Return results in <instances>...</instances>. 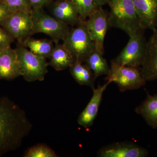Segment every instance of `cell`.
I'll use <instances>...</instances> for the list:
<instances>
[{"label":"cell","instance_id":"obj_27","mask_svg":"<svg viewBox=\"0 0 157 157\" xmlns=\"http://www.w3.org/2000/svg\"><path fill=\"white\" fill-rule=\"evenodd\" d=\"M96 4L100 7L108 4L109 0H94Z\"/></svg>","mask_w":157,"mask_h":157},{"label":"cell","instance_id":"obj_17","mask_svg":"<svg viewBox=\"0 0 157 157\" xmlns=\"http://www.w3.org/2000/svg\"><path fill=\"white\" fill-rule=\"evenodd\" d=\"M48 65L60 71L69 68L75 61V59L70 51L63 44L56 43L49 58Z\"/></svg>","mask_w":157,"mask_h":157},{"label":"cell","instance_id":"obj_13","mask_svg":"<svg viewBox=\"0 0 157 157\" xmlns=\"http://www.w3.org/2000/svg\"><path fill=\"white\" fill-rule=\"evenodd\" d=\"M22 76L16 49L0 52V80H12Z\"/></svg>","mask_w":157,"mask_h":157},{"label":"cell","instance_id":"obj_24","mask_svg":"<svg viewBox=\"0 0 157 157\" xmlns=\"http://www.w3.org/2000/svg\"><path fill=\"white\" fill-rule=\"evenodd\" d=\"M14 37L2 27H0V52L11 47L14 40Z\"/></svg>","mask_w":157,"mask_h":157},{"label":"cell","instance_id":"obj_26","mask_svg":"<svg viewBox=\"0 0 157 157\" xmlns=\"http://www.w3.org/2000/svg\"><path fill=\"white\" fill-rule=\"evenodd\" d=\"M12 13L4 2H0V24Z\"/></svg>","mask_w":157,"mask_h":157},{"label":"cell","instance_id":"obj_28","mask_svg":"<svg viewBox=\"0 0 157 157\" xmlns=\"http://www.w3.org/2000/svg\"><path fill=\"white\" fill-rule=\"evenodd\" d=\"M3 2V0H0V2Z\"/></svg>","mask_w":157,"mask_h":157},{"label":"cell","instance_id":"obj_2","mask_svg":"<svg viewBox=\"0 0 157 157\" xmlns=\"http://www.w3.org/2000/svg\"><path fill=\"white\" fill-rule=\"evenodd\" d=\"M108 4L109 27L122 30L129 37L144 30L132 0H109Z\"/></svg>","mask_w":157,"mask_h":157},{"label":"cell","instance_id":"obj_8","mask_svg":"<svg viewBox=\"0 0 157 157\" xmlns=\"http://www.w3.org/2000/svg\"><path fill=\"white\" fill-rule=\"evenodd\" d=\"M0 26L22 44L33 34L31 12L22 11L12 13Z\"/></svg>","mask_w":157,"mask_h":157},{"label":"cell","instance_id":"obj_14","mask_svg":"<svg viewBox=\"0 0 157 157\" xmlns=\"http://www.w3.org/2000/svg\"><path fill=\"white\" fill-rule=\"evenodd\" d=\"M144 30L153 31L157 24V0H132Z\"/></svg>","mask_w":157,"mask_h":157},{"label":"cell","instance_id":"obj_3","mask_svg":"<svg viewBox=\"0 0 157 157\" xmlns=\"http://www.w3.org/2000/svg\"><path fill=\"white\" fill-rule=\"evenodd\" d=\"M15 49L23 78L28 82L43 81L49 66L46 58L35 54L19 42Z\"/></svg>","mask_w":157,"mask_h":157},{"label":"cell","instance_id":"obj_15","mask_svg":"<svg viewBox=\"0 0 157 157\" xmlns=\"http://www.w3.org/2000/svg\"><path fill=\"white\" fill-rule=\"evenodd\" d=\"M54 17L69 25H77L83 21L71 0H58L52 7Z\"/></svg>","mask_w":157,"mask_h":157},{"label":"cell","instance_id":"obj_11","mask_svg":"<svg viewBox=\"0 0 157 157\" xmlns=\"http://www.w3.org/2000/svg\"><path fill=\"white\" fill-rule=\"evenodd\" d=\"M147 42L146 52L140 68V73L146 81L157 79V29Z\"/></svg>","mask_w":157,"mask_h":157},{"label":"cell","instance_id":"obj_19","mask_svg":"<svg viewBox=\"0 0 157 157\" xmlns=\"http://www.w3.org/2000/svg\"><path fill=\"white\" fill-rule=\"evenodd\" d=\"M103 55L99 51L94 49L84 63L92 70L96 79L99 76L108 75L110 70V67Z\"/></svg>","mask_w":157,"mask_h":157},{"label":"cell","instance_id":"obj_10","mask_svg":"<svg viewBox=\"0 0 157 157\" xmlns=\"http://www.w3.org/2000/svg\"><path fill=\"white\" fill-rule=\"evenodd\" d=\"M146 149L129 142H118L104 146L98 152L101 157H145L148 155Z\"/></svg>","mask_w":157,"mask_h":157},{"label":"cell","instance_id":"obj_29","mask_svg":"<svg viewBox=\"0 0 157 157\" xmlns=\"http://www.w3.org/2000/svg\"><path fill=\"white\" fill-rule=\"evenodd\" d=\"M156 29H157V25H156Z\"/></svg>","mask_w":157,"mask_h":157},{"label":"cell","instance_id":"obj_18","mask_svg":"<svg viewBox=\"0 0 157 157\" xmlns=\"http://www.w3.org/2000/svg\"><path fill=\"white\" fill-rule=\"evenodd\" d=\"M71 76L78 84L94 88L96 78L92 70L87 65L80 61L75 60L70 68Z\"/></svg>","mask_w":157,"mask_h":157},{"label":"cell","instance_id":"obj_7","mask_svg":"<svg viewBox=\"0 0 157 157\" xmlns=\"http://www.w3.org/2000/svg\"><path fill=\"white\" fill-rule=\"evenodd\" d=\"M144 31L141 30L129 37L126 45L119 55L112 60L121 66L136 68L141 67L145 56L147 42Z\"/></svg>","mask_w":157,"mask_h":157},{"label":"cell","instance_id":"obj_22","mask_svg":"<svg viewBox=\"0 0 157 157\" xmlns=\"http://www.w3.org/2000/svg\"><path fill=\"white\" fill-rule=\"evenodd\" d=\"M24 157H57L55 151L45 144H39L28 149Z\"/></svg>","mask_w":157,"mask_h":157},{"label":"cell","instance_id":"obj_6","mask_svg":"<svg viewBox=\"0 0 157 157\" xmlns=\"http://www.w3.org/2000/svg\"><path fill=\"white\" fill-rule=\"evenodd\" d=\"M105 80L115 83L121 92L138 89L145 85L147 82L141 75L139 68L121 66L113 60Z\"/></svg>","mask_w":157,"mask_h":157},{"label":"cell","instance_id":"obj_20","mask_svg":"<svg viewBox=\"0 0 157 157\" xmlns=\"http://www.w3.org/2000/svg\"><path fill=\"white\" fill-rule=\"evenodd\" d=\"M23 45L35 54L46 59L50 58L54 48L52 40L34 39L30 37L27 39Z\"/></svg>","mask_w":157,"mask_h":157},{"label":"cell","instance_id":"obj_23","mask_svg":"<svg viewBox=\"0 0 157 157\" xmlns=\"http://www.w3.org/2000/svg\"><path fill=\"white\" fill-rule=\"evenodd\" d=\"M12 13L18 11L31 12L32 8L28 0H3Z\"/></svg>","mask_w":157,"mask_h":157},{"label":"cell","instance_id":"obj_4","mask_svg":"<svg viewBox=\"0 0 157 157\" xmlns=\"http://www.w3.org/2000/svg\"><path fill=\"white\" fill-rule=\"evenodd\" d=\"M63 44L75 60L82 63H84L87 56L96 49L88 31L85 21L70 30Z\"/></svg>","mask_w":157,"mask_h":157},{"label":"cell","instance_id":"obj_9","mask_svg":"<svg viewBox=\"0 0 157 157\" xmlns=\"http://www.w3.org/2000/svg\"><path fill=\"white\" fill-rule=\"evenodd\" d=\"M86 24L96 49L104 54V40L109 27L108 12L102 7H99L88 17Z\"/></svg>","mask_w":157,"mask_h":157},{"label":"cell","instance_id":"obj_16","mask_svg":"<svg viewBox=\"0 0 157 157\" xmlns=\"http://www.w3.org/2000/svg\"><path fill=\"white\" fill-rule=\"evenodd\" d=\"M137 114L144 119L147 124L153 129L157 128V94L154 95L147 92V97L135 109Z\"/></svg>","mask_w":157,"mask_h":157},{"label":"cell","instance_id":"obj_21","mask_svg":"<svg viewBox=\"0 0 157 157\" xmlns=\"http://www.w3.org/2000/svg\"><path fill=\"white\" fill-rule=\"evenodd\" d=\"M76 7L82 19L85 21L100 6H98L94 0H71Z\"/></svg>","mask_w":157,"mask_h":157},{"label":"cell","instance_id":"obj_12","mask_svg":"<svg viewBox=\"0 0 157 157\" xmlns=\"http://www.w3.org/2000/svg\"><path fill=\"white\" fill-rule=\"evenodd\" d=\"M110 82L107 81L103 85H99L93 89V95L87 106L78 116L77 122L79 125L86 129L91 127L99 111L103 94Z\"/></svg>","mask_w":157,"mask_h":157},{"label":"cell","instance_id":"obj_5","mask_svg":"<svg viewBox=\"0 0 157 157\" xmlns=\"http://www.w3.org/2000/svg\"><path fill=\"white\" fill-rule=\"evenodd\" d=\"M33 34L48 35L55 43L64 40L70 31L69 25L46 13L42 8L33 9L32 12Z\"/></svg>","mask_w":157,"mask_h":157},{"label":"cell","instance_id":"obj_1","mask_svg":"<svg viewBox=\"0 0 157 157\" xmlns=\"http://www.w3.org/2000/svg\"><path fill=\"white\" fill-rule=\"evenodd\" d=\"M32 128L23 109L8 97H0V157L19 148Z\"/></svg>","mask_w":157,"mask_h":157},{"label":"cell","instance_id":"obj_25","mask_svg":"<svg viewBox=\"0 0 157 157\" xmlns=\"http://www.w3.org/2000/svg\"><path fill=\"white\" fill-rule=\"evenodd\" d=\"M30 5L33 9H42L50 4L52 0H28Z\"/></svg>","mask_w":157,"mask_h":157}]
</instances>
